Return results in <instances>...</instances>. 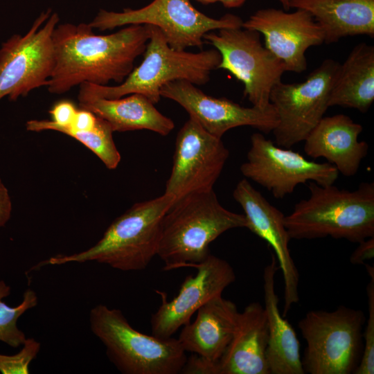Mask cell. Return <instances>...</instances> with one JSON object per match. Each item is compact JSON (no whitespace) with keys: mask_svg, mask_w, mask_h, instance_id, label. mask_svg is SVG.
Listing matches in <instances>:
<instances>
[{"mask_svg":"<svg viewBox=\"0 0 374 374\" xmlns=\"http://www.w3.org/2000/svg\"><path fill=\"white\" fill-rule=\"evenodd\" d=\"M150 34V25L132 24L96 35L89 24H57L53 34L55 66L46 85L48 91L62 94L84 82L121 83L143 54Z\"/></svg>","mask_w":374,"mask_h":374,"instance_id":"cell-1","label":"cell"},{"mask_svg":"<svg viewBox=\"0 0 374 374\" xmlns=\"http://www.w3.org/2000/svg\"><path fill=\"white\" fill-rule=\"evenodd\" d=\"M309 197L285 216L290 239L330 236L359 243L374 237V183L362 182L354 190L333 184L308 182Z\"/></svg>","mask_w":374,"mask_h":374,"instance_id":"cell-2","label":"cell"},{"mask_svg":"<svg viewBox=\"0 0 374 374\" xmlns=\"http://www.w3.org/2000/svg\"><path fill=\"white\" fill-rule=\"evenodd\" d=\"M175 202L172 195L164 193L136 203L117 217L90 248L70 255L50 257L34 268L94 261L123 271L145 269L157 256L163 218Z\"/></svg>","mask_w":374,"mask_h":374,"instance_id":"cell-3","label":"cell"},{"mask_svg":"<svg viewBox=\"0 0 374 374\" xmlns=\"http://www.w3.org/2000/svg\"><path fill=\"white\" fill-rule=\"evenodd\" d=\"M246 226L244 214L222 206L213 189L191 193L165 214L157 256L166 271L192 267L211 254L209 245L220 235Z\"/></svg>","mask_w":374,"mask_h":374,"instance_id":"cell-4","label":"cell"},{"mask_svg":"<svg viewBox=\"0 0 374 374\" xmlns=\"http://www.w3.org/2000/svg\"><path fill=\"white\" fill-rule=\"evenodd\" d=\"M150 27L143 60L123 82L116 86L84 82L79 85L78 93L105 98L140 93L156 104L166 84L184 80L196 85L204 84L209 80L211 72L218 69L221 56L215 48L198 53L175 50L168 45L159 28Z\"/></svg>","mask_w":374,"mask_h":374,"instance_id":"cell-5","label":"cell"},{"mask_svg":"<svg viewBox=\"0 0 374 374\" xmlns=\"http://www.w3.org/2000/svg\"><path fill=\"white\" fill-rule=\"evenodd\" d=\"M92 333L106 348L109 360L123 374H177L187 356L177 339L135 330L122 311L103 304L89 312Z\"/></svg>","mask_w":374,"mask_h":374,"instance_id":"cell-6","label":"cell"},{"mask_svg":"<svg viewBox=\"0 0 374 374\" xmlns=\"http://www.w3.org/2000/svg\"><path fill=\"white\" fill-rule=\"evenodd\" d=\"M365 317L361 310L340 305L332 311L311 310L298 326L307 346L305 373L349 374L356 368Z\"/></svg>","mask_w":374,"mask_h":374,"instance_id":"cell-7","label":"cell"},{"mask_svg":"<svg viewBox=\"0 0 374 374\" xmlns=\"http://www.w3.org/2000/svg\"><path fill=\"white\" fill-rule=\"evenodd\" d=\"M238 16L226 14L219 19L210 17L197 10L189 0H154L138 9L124 8L121 12L101 9L89 23L101 31L122 26H154L163 33L168 45L175 50L201 48L208 32L226 28L242 27Z\"/></svg>","mask_w":374,"mask_h":374,"instance_id":"cell-8","label":"cell"},{"mask_svg":"<svg viewBox=\"0 0 374 374\" xmlns=\"http://www.w3.org/2000/svg\"><path fill=\"white\" fill-rule=\"evenodd\" d=\"M57 13L42 12L24 35H13L0 46V100L15 101L47 85L55 66L53 31Z\"/></svg>","mask_w":374,"mask_h":374,"instance_id":"cell-9","label":"cell"},{"mask_svg":"<svg viewBox=\"0 0 374 374\" xmlns=\"http://www.w3.org/2000/svg\"><path fill=\"white\" fill-rule=\"evenodd\" d=\"M208 32L204 41L213 45L221 56L218 69L230 72L244 84V96L252 106L266 109L274 86L281 81L283 63L260 42L256 30L226 28Z\"/></svg>","mask_w":374,"mask_h":374,"instance_id":"cell-10","label":"cell"},{"mask_svg":"<svg viewBox=\"0 0 374 374\" xmlns=\"http://www.w3.org/2000/svg\"><path fill=\"white\" fill-rule=\"evenodd\" d=\"M339 63L326 59L300 83L279 82L272 88L269 102L278 123L272 131L275 143L290 148L304 141L328 108L335 75Z\"/></svg>","mask_w":374,"mask_h":374,"instance_id":"cell-11","label":"cell"},{"mask_svg":"<svg viewBox=\"0 0 374 374\" xmlns=\"http://www.w3.org/2000/svg\"><path fill=\"white\" fill-rule=\"evenodd\" d=\"M247 161L240 172L247 179L262 186L276 199L292 194L301 184H333L338 178L337 168L328 162L317 163L300 153L277 145L262 133L251 136Z\"/></svg>","mask_w":374,"mask_h":374,"instance_id":"cell-12","label":"cell"},{"mask_svg":"<svg viewBox=\"0 0 374 374\" xmlns=\"http://www.w3.org/2000/svg\"><path fill=\"white\" fill-rule=\"evenodd\" d=\"M229 156L222 139L189 117L177 135L165 193L176 201L191 193L212 190Z\"/></svg>","mask_w":374,"mask_h":374,"instance_id":"cell-13","label":"cell"},{"mask_svg":"<svg viewBox=\"0 0 374 374\" xmlns=\"http://www.w3.org/2000/svg\"><path fill=\"white\" fill-rule=\"evenodd\" d=\"M160 95L177 103L190 118L220 139L229 130L240 126H250L268 134L278 123L271 104L266 109L242 107L225 98L206 95L194 84L184 80L166 84L161 89Z\"/></svg>","mask_w":374,"mask_h":374,"instance_id":"cell-14","label":"cell"},{"mask_svg":"<svg viewBox=\"0 0 374 374\" xmlns=\"http://www.w3.org/2000/svg\"><path fill=\"white\" fill-rule=\"evenodd\" d=\"M192 267L197 269V274L186 277L177 295L172 300H168L166 292L156 290L161 303L151 317L152 335L162 338L172 337L190 321L191 317L202 305L221 296L235 280L232 266L212 254Z\"/></svg>","mask_w":374,"mask_h":374,"instance_id":"cell-15","label":"cell"},{"mask_svg":"<svg viewBox=\"0 0 374 374\" xmlns=\"http://www.w3.org/2000/svg\"><path fill=\"white\" fill-rule=\"evenodd\" d=\"M242 27L261 33L265 47L283 63L286 71L306 70V51L324 42L321 26L301 9L292 12L272 8L260 9L243 21Z\"/></svg>","mask_w":374,"mask_h":374,"instance_id":"cell-16","label":"cell"},{"mask_svg":"<svg viewBox=\"0 0 374 374\" xmlns=\"http://www.w3.org/2000/svg\"><path fill=\"white\" fill-rule=\"evenodd\" d=\"M233 197L241 206L247 221L246 228L263 239L271 247L284 284V317L299 301V274L291 256V240L285 225L284 214L273 206L246 178L235 186Z\"/></svg>","mask_w":374,"mask_h":374,"instance_id":"cell-17","label":"cell"},{"mask_svg":"<svg viewBox=\"0 0 374 374\" xmlns=\"http://www.w3.org/2000/svg\"><path fill=\"white\" fill-rule=\"evenodd\" d=\"M363 127L345 114L323 117L304 140L303 150L312 158L323 157L346 177L357 174L368 145L358 141Z\"/></svg>","mask_w":374,"mask_h":374,"instance_id":"cell-18","label":"cell"},{"mask_svg":"<svg viewBox=\"0 0 374 374\" xmlns=\"http://www.w3.org/2000/svg\"><path fill=\"white\" fill-rule=\"evenodd\" d=\"M268 328L264 307L248 304L238 312L231 340L217 364V374H269L266 360Z\"/></svg>","mask_w":374,"mask_h":374,"instance_id":"cell-19","label":"cell"},{"mask_svg":"<svg viewBox=\"0 0 374 374\" xmlns=\"http://www.w3.org/2000/svg\"><path fill=\"white\" fill-rule=\"evenodd\" d=\"M197 312L195 319L182 327L177 339L186 352L217 364L233 337L239 312L237 306L221 295Z\"/></svg>","mask_w":374,"mask_h":374,"instance_id":"cell-20","label":"cell"},{"mask_svg":"<svg viewBox=\"0 0 374 374\" xmlns=\"http://www.w3.org/2000/svg\"><path fill=\"white\" fill-rule=\"evenodd\" d=\"M278 269L276 258L271 254V260L263 272L264 309L268 328L267 366L269 374H304L296 334L278 308L275 291V274Z\"/></svg>","mask_w":374,"mask_h":374,"instance_id":"cell-21","label":"cell"},{"mask_svg":"<svg viewBox=\"0 0 374 374\" xmlns=\"http://www.w3.org/2000/svg\"><path fill=\"white\" fill-rule=\"evenodd\" d=\"M80 108L87 109L106 121L113 132L148 130L166 136L174 122L159 112L154 104L140 93L118 98H105L78 93Z\"/></svg>","mask_w":374,"mask_h":374,"instance_id":"cell-22","label":"cell"},{"mask_svg":"<svg viewBox=\"0 0 374 374\" xmlns=\"http://www.w3.org/2000/svg\"><path fill=\"white\" fill-rule=\"evenodd\" d=\"M290 7L309 12L326 44L348 36H374V0H290Z\"/></svg>","mask_w":374,"mask_h":374,"instance_id":"cell-23","label":"cell"},{"mask_svg":"<svg viewBox=\"0 0 374 374\" xmlns=\"http://www.w3.org/2000/svg\"><path fill=\"white\" fill-rule=\"evenodd\" d=\"M374 100V47L355 46L339 64L332 84L328 105L352 108L366 113Z\"/></svg>","mask_w":374,"mask_h":374,"instance_id":"cell-24","label":"cell"},{"mask_svg":"<svg viewBox=\"0 0 374 374\" xmlns=\"http://www.w3.org/2000/svg\"><path fill=\"white\" fill-rule=\"evenodd\" d=\"M11 292V287L0 280V341L12 347L21 346L25 341V333L17 326L18 319L26 311L37 306L38 296L36 292L27 289L23 294L21 302L15 307H10L3 301Z\"/></svg>","mask_w":374,"mask_h":374,"instance_id":"cell-25","label":"cell"},{"mask_svg":"<svg viewBox=\"0 0 374 374\" xmlns=\"http://www.w3.org/2000/svg\"><path fill=\"white\" fill-rule=\"evenodd\" d=\"M52 130L65 134L93 152L107 168L114 170L121 161V154L113 139L110 125L98 117L96 127L90 131H75L68 127H54Z\"/></svg>","mask_w":374,"mask_h":374,"instance_id":"cell-26","label":"cell"},{"mask_svg":"<svg viewBox=\"0 0 374 374\" xmlns=\"http://www.w3.org/2000/svg\"><path fill=\"white\" fill-rule=\"evenodd\" d=\"M370 276V282L366 287L368 316L362 338L364 339V348L359 364L353 371L355 374L374 373V269L368 264H364Z\"/></svg>","mask_w":374,"mask_h":374,"instance_id":"cell-27","label":"cell"},{"mask_svg":"<svg viewBox=\"0 0 374 374\" xmlns=\"http://www.w3.org/2000/svg\"><path fill=\"white\" fill-rule=\"evenodd\" d=\"M21 349L14 355L0 353V372L2 374H28L30 365L41 348V343L34 338H26Z\"/></svg>","mask_w":374,"mask_h":374,"instance_id":"cell-28","label":"cell"},{"mask_svg":"<svg viewBox=\"0 0 374 374\" xmlns=\"http://www.w3.org/2000/svg\"><path fill=\"white\" fill-rule=\"evenodd\" d=\"M98 122V117L91 112L80 108L78 109L71 125L68 127H68L75 131H90L93 130Z\"/></svg>","mask_w":374,"mask_h":374,"instance_id":"cell-29","label":"cell"},{"mask_svg":"<svg viewBox=\"0 0 374 374\" xmlns=\"http://www.w3.org/2000/svg\"><path fill=\"white\" fill-rule=\"evenodd\" d=\"M358 244L350 257V262L354 265H364L366 260L374 257V237L366 238Z\"/></svg>","mask_w":374,"mask_h":374,"instance_id":"cell-30","label":"cell"},{"mask_svg":"<svg viewBox=\"0 0 374 374\" xmlns=\"http://www.w3.org/2000/svg\"><path fill=\"white\" fill-rule=\"evenodd\" d=\"M12 205L9 191L0 178V228L10 219Z\"/></svg>","mask_w":374,"mask_h":374,"instance_id":"cell-31","label":"cell"},{"mask_svg":"<svg viewBox=\"0 0 374 374\" xmlns=\"http://www.w3.org/2000/svg\"><path fill=\"white\" fill-rule=\"evenodd\" d=\"M246 0H217L220 1L224 7L233 8L241 6Z\"/></svg>","mask_w":374,"mask_h":374,"instance_id":"cell-32","label":"cell"},{"mask_svg":"<svg viewBox=\"0 0 374 374\" xmlns=\"http://www.w3.org/2000/svg\"><path fill=\"white\" fill-rule=\"evenodd\" d=\"M278 1L281 3L285 10H287L290 8V0H278Z\"/></svg>","mask_w":374,"mask_h":374,"instance_id":"cell-33","label":"cell"},{"mask_svg":"<svg viewBox=\"0 0 374 374\" xmlns=\"http://www.w3.org/2000/svg\"><path fill=\"white\" fill-rule=\"evenodd\" d=\"M204 4H209V3H213L217 2V0H196Z\"/></svg>","mask_w":374,"mask_h":374,"instance_id":"cell-34","label":"cell"}]
</instances>
